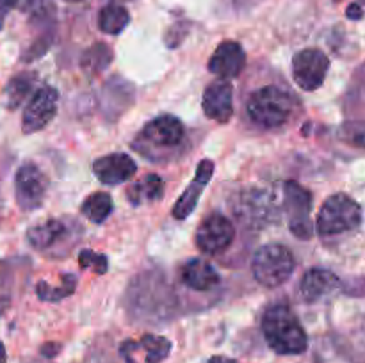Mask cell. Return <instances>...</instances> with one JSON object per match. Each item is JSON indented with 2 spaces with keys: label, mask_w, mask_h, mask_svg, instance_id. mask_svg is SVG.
<instances>
[{
  "label": "cell",
  "mask_w": 365,
  "mask_h": 363,
  "mask_svg": "<svg viewBox=\"0 0 365 363\" xmlns=\"http://www.w3.org/2000/svg\"><path fill=\"white\" fill-rule=\"evenodd\" d=\"M245 112L259 130H282L299 114V102L285 80H269L255 85L248 93Z\"/></svg>",
  "instance_id": "cell-1"
},
{
  "label": "cell",
  "mask_w": 365,
  "mask_h": 363,
  "mask_svg": "<svg viewBox=\"0 0 365 363\" xmlns=\"http://www.w3.org/2000/svg\"><path fill=\"white\" fill-rule=\"evenodd\" d=\"M262 333L267 345L277 354H302L309 347V338L298 317L287 305H282V302L271 305L264 312Z\"/></svg>",
  "instance_id": "cell-2"
},
{
  "label": "cell",
  "mask_w": 365,
  "mask_h": 363,
  "mask_svg": "<svg viewBox=\"0 0 365 363\" xmlns=\"http://www.w3.org/2000/svg\"><path fill=\"white\" fill-rule=\"evenodd\" d=\"M185 139L184 123L171 114H163L145 125L134 146L146 159L168 160L171 159L170 152L178 153L184 148Z\"/></svg>",
  "instance_id": "cell-3"
},
{
  "label": "cell",
  "mask_w": 365,
  "mask_h": 363,
  "mask_svg": "<svg viewBox=\"0 0 365 363\" xmlns=\"http://www.w3.org/2000/svg\"><path fill=\"white\" fill-rule=\"evenodd\" d=\"M362 223V209L351 196L339 192L330 196L317 214L316 230L321 237H335L356 230Z\"/></svg>",
  "instance_id": "cell-4"
},
{
  "label": "cell",
  "mask_w": 365,
  "mask_h": 363,
  "mask_svg": "<svg viewBox=\"0 0 365 363\" xmlns=\"http://www.w3.org/2000/svg\"><path fill=\"white\" fill-rule=\"evenodd\" d=\"M296 267L294 255L284 244H266L259 248L252 260L255 281L266 288H277L292 276Z\"/></svg>",
  "instance_id": "cell-5"
},
{
  "label": "cell",
  "mask_w": 365,
  "mask_h": 363,
  "mask_svg": "<svg viewBox=\"0 0 365 363\" xmlns=\"http://www.w3.org/2000/svg\"><path fill=\"white\" fill-rule=\"evenodd\" d=\"M282 192H284V209L287 214L289 230L292 231L294 237L302 238V241L312 238L314 226L312 219H310L314 205L312 194L303 185L292 180L284 182Z\"/></svg>",
  "instance_id": "cell-6"
},
{
  "label": "cell",
  "mask_w": 365,
  "mask_h": 363,
  "mask_svg": "<svg viewBox=\"0 0 365 363\" xmlns=\"http://www.w3.org/2000/svg\"><path fill=\"white\" fill-rule=\"evenodd\" d=\"M48 191V178L36 164L27 162L18 167L14 177V194L16 203L25 212L39 209L46 198Z\"/></svg>",
  "instance_id": "cell-7"
},
{
  "label": "cell",
  "mask_w": 365,
  "mask_h": 363,
  "mask_svg": "<svg viewBox=\"0 0 365 363\" xmlns=\"http://www.w3.org/2000/svg\"><path fill=\"white\" fill-rule=\"evenodd\" d=\"M196 246L205 255L227 251L235 238V226L225 214L210 212L196 230Z\"/></svg>",
  "instance_id": "cell-8"
},
{
  "label": "cell",
  "mask_w": 365,
  "mask_h": 363,
  "mask_svg": "<svg viewBox=\"0 0 365 363\" xmlns=\"http://www.w3.org/2000/svg\"><path fill=\"white\" fill-rule=\"evenodd\" d=\"M330 59L319 48L299 50L292 57V77L303 91H316L327 78Z\"/></svg>",
  "instance_id": "cell-9"
},
{
  "label": "cell",
  "mask_w": 365,
  "mask_h": 363,
  "mask_svg": "<svg viewBox=\"0 0 365 363\" xmlns=\"http://www.w3.org/2000/svg\"><path fill=\"white\" fill-rule=\"evenodd\" d=\"M57 102H59V93L52 85H41L38 91L32 95L31 102L27 103L21 117V128L25 134H34L43 130L57 114Z\"/></svg>",
  "instance_id": "cell-10"
},
{
  "label": "cell",
  "mask_w": 365,
  "mask_h": 363,
  "mask_svg": "<svg viewBox=\"0 0 365 363\" xmlns=\"http://www.w3.org/2000/svg\"><path fill=\"white\" fill-rule=\"evenodd\" d=\"M202 107L209 120L221 125L228 123L234 116V85L232 82L223 80V78L210 82L203 91Z\"/></svg>",
  "instance_id": "cell-11"
},
{
  "label": "cell",
  "mask_w": 365,
  "mask_h": 363,
  "mask_svg": "<svg viewBox=\"0 0 365 363\" xmlns=\"http://www.w3.org/2000/svg\"><path fill=\"white\" fill-rule=\"evenodd\" d=\"M73 219H48L29 228L27 242L38 251H52L61 242L71 238L75 226Z\"/></svg>",
  "instance_id": "cell-12"
},
{
  "label": "cell",
  "mask_w": 365,
  "mask_h": 363,
  "mask_svg": "<svg viewBox=\"0 0 365 363\" xmlns=\"http://www.w3.org/2000/svg\"><path fill=\"white\" fill-rule=\"evenodd\" d=\"M246 66V53L241 43L227 41L220 43L216 50H214L212 57L209 60V71L212 75H217L223 80H230L241 75V71Z\"/></svg>",
  "instance_id": "cell-13"
},
{
  "label": "cell",
  "mask_w": 365,
  "mask_h": 363,
  "mask_svg": "<svg viewBox=\"0 0 365 363\" xmlns=\"http://www.w3.org/2000/svg\"><path fill=\"white\" fill-rule=\"evenodd\" d=\"M135 171L138 166L127 153H109L93 162V173L103 185H120L128 182Z\"/></svg>",
  "instance_id": "cell-14"
},
{
  "label": "cell",
  "mask_w": 365,
  "mask_h": 363,
  "mask_svg": "<svg viewBox=\"0 0 365 363\" xmlns=\"http://www.w3.org/2000/svg\"><path fill=\"white\" fill-rule=\"evenodd\" d=\"M214 174V162L212 160H202L198 164V169H196L195 178L191 180L189 187L185 189L180 194L178 201L173 206V217L175 219H185L192 214V210L196 209L200 201V196H202L203 189L207 187L209 180Z\"/></svg>",
  "instance_id": "cell-15"
},
{
  "label": "cell",
  "mask_w": 365,
  "mask_h": 363,
  "mask_svg": "<svg viewBox=\"0 0 365 363\" xmlns=\"http://www.w3.org/2000/svg\"><path fill=\"white\" fill-rule=\"evenodd\" d=\"M180 281L195 292H209L220 285L221 278L212 263L203 258H191L182 265Z\"/></svg>",
  "instance_id": "cell-16"
},
{
  "label": "cell",
  "mask_w": 365,
  "mask_h": 363,
  "mask_svg": "<svg viewBox=\"0 0 365 363\" xmlns=\"http://www.w3.org/2000/svg\"><path fill=\"white\" fill-rule=\"evenodd\" d=\"M339 278L331 270L310 269L299 281V295L305 302H316L339 287Z\"/></svg>",
  "instance_id": "cell-17"
},
{
  "label": "cell",
  "mask_w": 365,
  "mask_h": 363,
  "mask_svg": "<svg viewBox=\"0 0 365 363\" xmlns=\"http://www.w3.org/2000/svg\"><path fill=\"white\" fill-rule=\"evenodd\" d=\"M164 194V182L157 174H146L141 180L132 184L127 191V198L132 205L139 206L145 203L159 201Z\"/></svg>",
  "instance_id": "cell-18"
},
{
  "label": "cell",
  "mask_w": 365,
  "mask_h": 363,
  "mask_svg": "<svg viewBox=\"0 0 365 363\" xmlns=\"http://www.w3.org/2000/svg\"><path fill=\"white\" fill-rule=\"evenodd\" d=\"M114 201L107 192H93L81 206L82 216L88 217L91 223L102 224L113 214Z\"/></svg>",
  "instance_id": "cell-19"
},
{
  "label": "cell",
  "mask_w": 365,
  "mask_h": 363,
  "mask_svg": "<svg viewBox=\"0 0 365 363\" xmlns=\"http://www.w3.org/2000/svg\"><path fill=\"white\" fill-rule=\"evenodd\" d=\"M128 21H130V14L123 6H118V4H109L98 14V27L106 34H120L127 27Z\"/></svg>",
  "instance_id": "cell-20"
},
{
  "label": "cell",
  "mask_w": 365,
  "mask_h": 363,
  "mask_svg": "<svg viewBox=\"0 0 365 363\" xmlns=\"http://www.w3.org/2000/svg\"><path fill=\"white\" fill-rule=\"evenodd\" d=\"M34 80H36V75L29 73V71H25V73H20V75H16V77L11 78L9 84H7V88H6L7 109L14 110L16 107H20L21 103L25 102V98L31 95Z\"/></svg>",
  "instance_id": "cell-21"
},
{
  "label": "cell",
  "mask_w": 365,
  "mask_h": 363,
  "mask_svg": "<svg viewBox=\"0 0 365 363\" xmlns=\"http://www.w3.org/2000/svg\"><path fill=\"white\" fill-rule=\"evenodd\" d=\"M139 347L146 351V363H160L170 356L171 342L164 337H155V335H145L139 340Z\"/></svg>",
  "instance_id": "cell-22"
},
{
  "label": "cell",
  "mask_w": 365,
  "mask_h": 363,
  "mask_svg": "<svg viewBox=\"0 0 365 363\" xmlns=\"http://www.w3.org/2000/svg\"><path fill=\"white\" fill-rule=\"evenodd\" d=\"M75 290V276H70L68 283L63 288H50L45 281L38 285V295L43 301H57V299H63L66 295H70Z\"/></svg>",
  "instance_id": "cell-23"
},
{
  "label": "cell",
  "mask_w": 365,
  "mask_h": 363,
  "mask_svg": "<svg viewBox=\"0 0 365 363\" xmlns=\"http://www.w3.org/2000/svg\"><path fill=\"white\" fill-rule=\"evenodd\" d=\"M78 263H81L82 269H91L96 274H103L107 270V256L98 255L91 249H84L78 255Z\"/></svg>",
  "instance_id": "cell-24"
},
{
  "label": "cell",
  "mask_w": 365,
  "mask_h": 363,
  "mask_svg": "<svg viewBox=\"0 0 365 363\" xmlns=\"http://www.w3.org/2000/svg\"><path fill=\"white\" fill-rule=\"evenodd\" d=\"M341 137L356 148L365 149V123H348L342 127Z\"/></svg>",
  "instance_id": "cell-25"
},
{
  "label": "cell",
  "mask_w": 365,
  "mask_h": 363,
  "mask_svg": "<svg viewBox=\"0 0 365 363\" xmlns=\"http://www.w3.org/2000/svg\"><path fill=\"white\" fill-rule=\"evenodd\" d=\"M20 0H0V28H2L6 16L9 14V11H13L16 7V4Z\"/></svg>",
  "instance_id": "cell-26"
},
{
  "label": "cell",
  "mask_w": 365,
  "mask_h": 363,
  "mask_svg": "<svg viewBox=\"0 0 365 363\" xmlns=\"http://www.w3.org/2000/svg\"><path fill=\"white\" fill-rule=\"evenodd\" d=\"M362 16L364 11L362 7H360V4H351V6L348 7V18H351V20H360Z\"/></svg>",
  "instance_id": "cell-27"
},
{
  "label": "cell",
  "mask_w": 365,
  "mask_h": 363,
  "mask_svg": "<svg viewBox=\"0 0 365 363\" xmlns=\"http://www.w3.org/2000/svg\"><path fill=\"white\" fill-rule=\"evenodd\" d=\"M209 363H237L235 359H228V358H221V356H212L209 359Z\"/></svg>",
  "instance_id": "cell-28"
},
{
  "label": "cell",
  "mask_w": 365,
  "mask_h": 363,
  "mask_svg": "<svg viewBox=\"0 0 365 363\" xmlns=\"http://www.w3.org/2000/svg\"><path fill=\"white\" fill-rule=\"evenodd\" d=\"M7 362V354H6V347H4V344L0 342V363H6Z\"/></svg>",
  "instance_id": "cell-29"
},
{
  "label": "cell",
  "mask_w": 365,
  "mask_h": 363,
  "mask_svg": "<svg viewBox=\"0 0 365 363\" xmlns=\"http://www.w3.org/2000/svg\"><path fill=\"white\" fill-rule=\"evenodd\" d=\"M66 2H81V0H66Z\"/></svg>",
  "instance_id": "cell-30"
}]
</instances>
